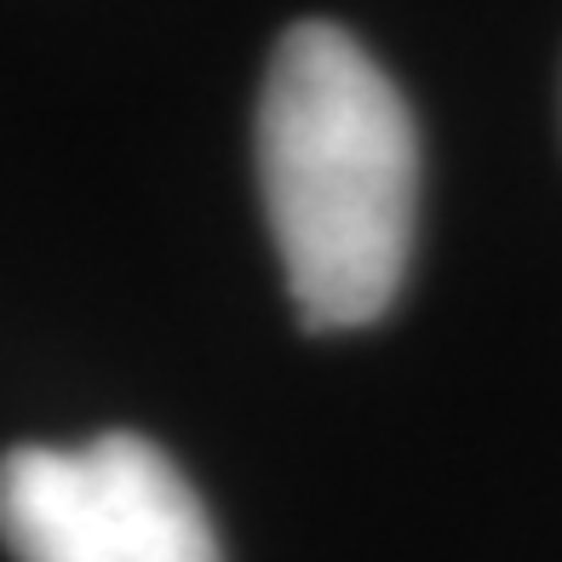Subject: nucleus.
<instances>
[{"instance_id":"obj_2","label":"nucleus","mask_w":562,"mask_h":562,"mask_svg":"<svg viewBox=\"0 0 562 562\" xmlns=\"http://www.w3.org/2000/svg\"><path fill=\"white\" fill-rule=\"evenodd\" d=\"M0 540L18 562H224L184 471L133 430L12 448L0 459Z\"/></svg>"},{"instance_id":"obj_1","label":"nucleus","mask_w":562,"mask_h":562,"mask_svg":"<svg viewBox=\"0 0 562 562\" xmlns=\"http://www.w3.org/2000/svg\"><path fill=\"white\" fill-rule=\"evenodd\" d=\"M259 190L293 311L316 334L379 322L419 218V126L339 23H293L259 92Z\"/></svg>"}]
</instances>
